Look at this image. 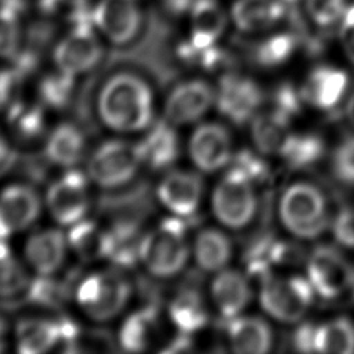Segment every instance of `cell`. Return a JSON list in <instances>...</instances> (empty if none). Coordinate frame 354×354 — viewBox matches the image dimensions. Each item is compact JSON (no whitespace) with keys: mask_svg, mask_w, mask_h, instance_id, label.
<instances>
[{"mask_svg":"<svg viewBox=\"0 0 354 354\" xmlns=\"http://www.w3.org/2000/svg\"><path fill=\"white\" fill-rule=\"evenodd\" d=\"M353 288H354V285H353Z\"/></svg>","mask_w":354,"mask_h":354,"instance_id":"f5cc1de1","label":"cell"},{"mask_svg":"<svg viewBox=\"0 0 354 354\" xmlns=\"http://www.w3.org/2000/svg\"><path fill=\"white\" fill-rule=\"evenodd\" d=\"M68 246V238L61 230L43 228L28 236L24 257L37 275L51 277L64 266Z\"/></svg>","mask_w":354,"mask_h":354,"instance_id":"e0dca14e","label":"cell"},{"mask_svg":"<svg viewBox=\"0 0 354 354\" xmlns=\"http://www.w3.org/2000/svg\"><path fill=\"white\" fill-rule=\"evenodd\" d=\"M14 75L8 69H0V109L7 105L11 98L14 86Z\"/></svg>","mask_w":354,"mask_h":354,"instance_id":"bcb514c9","label":"cell"},{"mask_svg":"<svg viewBox=\"0 0 354 354\" xmlns=\"http://www.w3.org/2000/svg\"><path fill=\"white\" fill-rule=\"evenodd\" d=\"M296 37L290 33L271 35L256 48V62L264 68L278 66L289 59L296 48Z\"/></svg>","mask_w":354,"mask_h":354,"instance_id":"74e56055","label":"cell"},{"mask_svg":"<svg viewBox=\"0 0 354 354\" xmlns=\"http://www.w3.org/2000/svg\"><path fill=\"white\" fill-rule=\"evenodd\" d=\"M304 4L311 21L319 26L340 22L348 7L347 0H304Z\"/></svg>","mask_w":354,"mask_h":354,"instance_id":"f35d334b","label":"cell"},{"mask_svg":"<svg viewBox=\"0 0 354 354\" xmlns=\"http://www.w3.org/2000/svg\"><path fill=\"white\" fill-rule=\"evenodd\" d=\"M192 254L196 266L202 271L217 272L228 264L232 254V245L224 232L216 228H203L194 239Z\"/></svg>","mask_w":354,"mask_h":354,"instance_id":"83f0119b","label":"cell"},{"mask_svg":"<svg viewBox=\"0 0 354 354\" xmlns=\"http://www.w3.org/2000/svg\"><path fill=\"white\" fill-rule=\"evenodd\" d=\"M14 160V152L7 137L0 130V174L6 173Z\"/></svg>","mask_w":354,"mask_h":354,"instance_id":"7dc6e473","label":"cell"},{"mask_svg":"<svg viewBox=\"0 0 354 354\" xmlns=\"http://www.w3.org/2000/svg\"><path fill=\"white\" fill-rule=\"evenodd\" d=\"M231 167L243 173L253 183L261 181L267 177V165L263 162L261 158L248 149L234 155V158L231 159Z\"/></svg>","mask_w":354,"mask_h":354,"instance_id":"b9f144b4","label":"cell"},{"mask_svg":"<svg viewBox=\"0 0 354 354\" xmlns=\"http://www.w3.org/2000/svg\"><path fill=\"white\" fill-rule=\"evenodd\" d=\"M29 277L7 241H0V299L19 296L29 288Z\"/></svg>","mask_w":354,"mask_h":354,"instance_id":"d6a6232c","label":"cell"},{"mask_svg":"<svg viewBox=\"0 0 354 354\" xmlns=\"http://www.w3.org/2000/svg\"><path fill=\"white\" fill-rule=\"evenodd\" d=\"M44 153L55 166L72 169L82 162L86 153V137L76 124L59 123L48 133Z\"/></svg>","mask_w":354,"mask_h":354,"instance_id":"cb8c5ba5","label":"cell"},{"mask_svg":"<svg viewBox=\"0 0 354 354\" xmlns=\"http://www.w3.org/2000/svg\"><path fill=\"white\" fill-rule=\"evenodd\" d=\"M22 25L17 7L11 3L0 4V59L15 58L19 51Z\"/></svg>","mask_w":354,"mask_h":354,"instance_id":"8d00e7d4","label":"cell"},{"mask_svg":"<svg viewBox=\"0 0 354 354\" xmlns=\"http://www.w3.org/2000/svg\"><path fill=\"white\" fill-rule=\"evenodd\" d=\"M212 301L224 319H232L248 306L252 292L246 277L235 270H221L210 285Z\"/></svg>","mask_w":354,"mask_h":354,"instance_id":"44dd1931","label":"cell"},{"mask_svg":"<svg viewBox=\"0 0 354 354\" xmlns=\"http://www.w3.org/2000/svg\"><path fill=\"white\" fill-rule=\"evenodd\" d=\"M228 24V14L216 0H195L188 10V41L196 48L216 46Z\"/></svg>","mask_w":354,"mask_h":354,"instance_id":"ac0fdd59","label":"cell"},{"mask_svg":"<svg viewBox=\"0 0 354 354\" xmlns=\"http://www.w3.org/2000/svg\"><path fill=\"white\" fill-rule=\"evenodd\" d=\"M325 151L324 140L311 133L292 134L282 158L290 169H304L317 163Z\"/></svg>","mask_w":354,"mask_h":354,"instance_id":"836d02e7","label":"cell"},{"mask_svg":"<svg viewBox=\"0 0 354 354\" xmlns=\"http://www.w3.org/2000/svg\"><path fill=\"white\" fill-rule=\"evenodd\" d=\"M227 336L235 353L263 354L270 350L272 343L268 324L257 317H235L230 319Z\"/></svg>","mask_w":354,"mask_h":354,"instance_id":"484cf974","label":"cell"},{"mask_svg":"<svg viewBox=\"0 0 354 354\" xmlns=\"http://www.w3.org/2000/svg\"><path fill=\"white\" fill-rule=\"evenodd\" d=\"M257 207L253 181L230 166L212 194V210L223 225L239 230L249 224Z\"/></svg>","mask_w":354,"mask_h":354,"instance_id":"8992f818","label":"cell"},{"mask_svg":"<svg viewBox=\"0 0 354 354\" xmlns=\"http://www.w3.org/2000/svg\"><path fill=\"white\" fill-rule=\"evenodd\" d=\"M216 104V88L203 79L177 83L166 97L165 119L173 126H187L201 120Z\"/></svg>","mask_w":354,"mask_h":354,"instance_id":"7c38bea8","label":"cell"},{"mask_svg":"<svg viewBox=\"0 0 354 354\" xmlns=\"http://www.w3.org/2000/svg\"><path fill=\"white\" fill-rule=\"evenodd\" d=\"M260 282V303L278 321H299L313 301L314 288L301 277L277 278L268 274Z\"/></svg>","mask_w":354,"mask_h":354,"instance_id":"52a82bcc","label":"cell"},{"mask_svg":"<svg viewBox=\"0 0 354 354\" xmlns=\"http://www.w3.org/2000/svg\"><path fill=\"white\" fill-rule=\"evenodd\" d=\"M339 37L347 58L354 64V3L348 4L340 21Z\"/></svg>","mask_w":354,"mask_h":354,"instance_id":"ee69618b","label":"cell"},{"mask_svg":"<svg viewBox=\"0 0 354 354\" xmlns=\"http://www.w3.org/2000/svg\"><path fill=\"white\" fill-rule=\"evenodd\" d=\"M66 238L69 248L83 261H94L108 256V230L101 228L94 220L83 218L71 225Z\"/></svg>","mask_w":354,"mask_h":354,"instance_id":"f546056e","label":"cell"},{"mask_svg":"<svg viewBox=\"0 0 354 354\" xmlns=\"http://www.w3.org/2000/svg\"><path fill=\"white\" fill-rule=\"evenodd\" d=\"M108 256L113 264L131 266L138 260L140 239L137 231L130 224H116L108 230Z\"/></svg>","mask_w":354,"mask_h":354,"instance_id":"e575fe53","label":"cell"},{"mask_svg":"<svg viewBox=\"0 0 354 354\" xmlns=\"http://www.w3.org/2000/svg\"><path fill=\"white\" fill-rule=\"evenodd\" d=\"M307 274L314 290L324 299H335L354 285V268L337 249L328 245L311 252Z\"/></svg>","mask_w":354,"mask_h":354,"instance_id":"30bf717a","label":"cell"},{"mask_svg":"<svg viewBox=\"0 0 354 354\" xmlns=\"http://www.w3.org/2000/svg\"><path fill=\"white\" fill-rule=\"evenodd\" d=\"M90 19L108 41L124 46L140 33L142 12L137 0H100Z\"/></svg>","mask_w":354,"mask_h":354,"instance_id":"8fae6325","label":"cell"},{"mask_svg":"<svg viewBox=\"0 0 354 354\" xmlns=\"http://www.w3.org/2000/svg\"><path fill=\"white\" fill-rule=\"evenodd\" d=\"M141 166L138 144L113 138L93 151L87 163V176L95 185L115 189L133 181Z\"/></svg>","mask_w":354,"mask_h":354,"instance_id":"5b68a950","label":"cell"},{"mask_svg":"<svg viewBox=\"0 0 354 354\" xmlns=\"http://www.w3.org/2000/svg\"><path fill=\"white\" fill-rule=\"evenodd\" d=\"M160 336V319L152 307H144L129 314L118 332L119 346L129 353L149 350Z\"/></svg>","mask_w":354,"mask_h":354,"instance_id":"7402d4cb","label":"cell"},{"mask_svg":"<svg viewBox=\"0 0 354 354\" xmlns=\"http://www.w3.org/2000/svg\"><path fill=\"white\" fill-rule=\"evenodd\" d=\"M263 102L261 88L249 77L225 75L216 90L218 112L235 124L246 123Z\"/></svg>","mask_w":354,"mask_h":354,"instance_id":"2e32d148","label":"cell"},{"mask_svg":"<svg viewBox=\"0 0 354 354\" xmlns=\"http://www.w3.org/2000/svg\"><path fill=\"white\" fill-rule=\"evenodd\" d=\"M7 124L11 136L22 142L32 144L46 134L44 111L37 104L14 102L7 111Z\"/></svg>","mask_w":354,"mask_h":354,"instance_id":"4dcf8cb0","label":"cell"},{"mask_svg":"<svg viewBox=\"0 0 354 354\" xmlns=\"http://www.w3.org/2000/svg\"><path fill=\"white\" fill-rule=\"evenodd\" d=\"M169 319L178 333L194 335L203 329L209 321L202 295L196 289L180 290L169 303Z\"/></svg>","mask_w":354,"mask_h":354,"instance_id":"4316f807","label":"cell"},{"mask_svg":"<svg viewBox=\"0 0 354 354\" xmlns=\"http://www.w3.org/2000/svg\"><path fill=\"white\" fill-rule=\"evenodd\" d=\"M15 347L21 354H43L62 344L64 322L46 318H22L15 326Z\"/></svg>","mask_w":354,"mask_h":354,"instance_id":"ffe728a7","label":"cell"},{"mask_svg":"<svg viewBox=\"0 0 354 354\" xmlns=\"http://www.w3.org/2000/svg\"><path fill=\"white\" fill-rule=\"evenodd\" d=\"M346 112H347V118H348L350 123H351L353 127H354V91H353V94H351L350 98H348Z\"/></svg>","mask_w":354,"mask_h":354,"instance_id":"c3c4849f","label":"cell"},{"mask_svg":"<svg viewBox=\"0 0 354 354\" xmlns=\"http://www.w3.org/2000/svg\"><path fill=\"white\" fill-rule=\"evenodd\" d=\"M189 253L187 225L171 214L141 236L138 261L152 277L167 279L185 268Z\"/></svg>","mask_w":354,"mask_h":354,"instance_id":"7a4b0ae2","label":"cell"},{"mask_svg":"<svg viewBox=\"0 0 354 354\" xmlns=\"http://www.w3.org/2000/svg\"><path fill=\"white\" fill-rule=\"evenodd\" d=\"M315 335L317 326L310 322L301 324L292 336V344L297 351L311 353L315 351Z\"/></svg>","mask_w":354,"mask_h":354,"instance_id":"f6af8a7d","label":"cell"},{"mask_svg":"<svg viewBox=\"0 0 354 354\" xmlns=\"http://www.w3.org/2000/svg\"><path fill=\"white\" fill-rule=\"evenodd\" d=\"M290 119L271 109L260 113L252 120V138L263 153L282 155L292 133L289 130Z\"/></svg>","mask_w":354,"mask_h":354,"instance_id":"f1b7e54d","label":"cell"},{"mask_svg":"<svg viewBox=\"0 0 354 354\" xmlns=\"http://www.w3.org/2000/svg\"><path fill=\"white\" fill-rule=\"evenodd\" d=\"M205 184L196 171L173 169L159 181L156 195L162 206L177 217H189L201 206Z\"/></svg>","mask_w":354,"mask_h":354,"instance_id":"9a60e30c","label":"cell"},{"mask_svg":"<svg viewBox=\"0 0 354 354\" xmlns=\"http://www.w3.org/2000/svg\"><path fill=\"white\" fill-rule=\"evenodd\" d=\"M301 93L297 91L290 83H283L277 87L272 95L274 111L292 119V116L297 115L301 108Z\"/></svg>","mask_w":354,"mask_h":354,"instance_id":"60d3db41","label":"cell"},{"mask_svg":"<svg viewBox=\"0 0 354 354\" xmlns=\"http://www.w3.org/2000/svg\"><path fill=\"white\" fill-rule=\"evenodd\" d=\"M6 348V322L0 318V353Z\"/></svg>","mask_w":354,"mask_h":354,"instance_id":"f907efd6","label":"cell"},{"mask_svg":"<svg viewBox=\"0 0 354 354\" xmlns=\"http://www.w3.org/2000/svg\"><path fill=\"white\" fill-rule=\"evenodd\" d=\"M41 212L40 196L26 184H10L0 192V241L28 230Z\"/></svg>","mask_w":354,"mask_h":354,"instance_id":"5bb4252c","label":"cell"},{"mask_svg":"<svg viewBox=\"0 0 354 354\" xmlns=\"http://www.w3.org/2000/svg\"><path fill=\"white\" fill-rule=\"evenodd\" d=\"M76 76L55 68L54 72L43 76L39 84V95L46 106L61 109L71 101Z\"/></svg>","mask_w":354,"mask_h":354,"instance_id":"d590c367","label":"cell"},{"mask_svg":"<svg viewBox=\"0 0 354 354\" xmlns=\"http://www.w3.org/2000/svg\"><path fill=\"white\" fill-rule=\"evenodd\" d=\"M130 297V281L116 270L90 272L77 282L75 289L79 310L95 322H106L120 315Z\"/></svg>","mask_w":354,"mask_h":354,"instance_id":"3957f363","label":"cell"},{"mask_svg":"<svg viewBox=\"0 0 354 354\" xmlns=\"http://www.w3.org/2000/svg\"><path fill=\"white\" fill-rule=\"evenodd\" d=\"M347 75L342 69L322 65L314 68L303 88V100L311 102L321 109L335 108L344 95L347 87Z\"/></svg>","mask_w":354,"mask_h":354,"instance_id":"603a6c76","label":"cell"},{"mask_svg":"<svg viewBox=\"0 0 354 354\" xmlns=\"http://www.w3.org/2000/svg\"><path fill=\"white\" fill-rule=\"evenodd\" d=\"M335 176L346 183L354 184V137L346 138L335 151L332 162Z\"/></svg>","mask_w":354,"mask_h":354,"instance_id":"ab89813d","label":"cell"},{"mask_svg":"<svg viewBox=\"0 0 354 354\" xmlns=\"http://www.w3.org/2000/svg\"><path fill=\"white\" fill-rule=\"evenodd\" d=\"M286 12L281 0H235L230 18L242 32H261L277 25Z\"/></svg>","mask_w":354,"mask_h":354,"instance_id":"d4e9b609","label":"cell"},{"mask_svg":"<svg viewBox=\"0 0 354 354\" xmlns=\"http://www.w3.org/2000/svg\"><path fill=\"white\" fill-rule=\"evenodd\" d=\"M176 126L166 119L155 122L147 129L145 136L138 142L142 165L152 170H162L171 166L180 153L178 136Z\"/></svg>","mask_w":354,"mask_h":354,"instance_id":"d6986e66","label":"cell"},{"mask_svg":"<svg viewBox=\"0 0 354 354\" xmlns=\"http://www.w3.org/2000/svg\"><path fill=\"white\" fill-rule=\"evenodd\" d=\"M281 1H282V3H285V4L288 6V4H290V3H295V1H297V0H281Z\"/></svg>","mask_w":354,"mask_h":354,"instance_id":"816d5d0a","label":"cell"},{"mask_svg":"<svg viewBox=\"0 0 354 354\" xmlns=\"http://www.w3.org/2000/svg\"><path fill=\"white\" fill-rule=\"evenodd\" d=\"M333 234L339 243L354 248V209H342L333 221Z\"/></svg>","mask_w":354,"mask_h":354,"instance_id":"7bdbcfd3","label":"cell"},{"mask_svg":"<svg viewBox=\"0 0 354 354\" xmlns=\"http://www.w3.org/2000/svg\"><path fill=\"white\" fill-rule=\"evenodd\" d=\"M283 225L296 236L315 238L329 224L324 194L308 183H296L286 188L279 202Z\"/></svg>","mask_w":354,"mask_h":354,"instance_id":"277c9868","label":"cell"},{"mask_svg":"<svg viewBox=\"0 0 354 354\" xmlns=\"http://www.w3.org/2000/svg\"><path fill=\"white\" fill-rule=\"evenodd\" d=\"M315 351L354 353V325L348 318H336L317 328Z\"/></svg>","mask_w":354,"mask_h":354,"instance_id":"1f68e13d","label":"cell"},{"mask_svg":"<svg viewBox=\"0 0 354 354\" xmlns=\"http://www.w3.org/2000/svg\"><path fill=\"white\" fill-rule=\"evenodd\" d=\"M188 156L203 173H214L232 159L231 134L220 123H201L188 140Z\"/></svg>","mask_w":354,"mask_h":354,"instance_id":"4fadbf2b","label":"cell"},{"mask_svg":"<svg viewBox=\"0 0 354 354\" xmlns=\"http://www.w3.org/2000/svg\"><path fill=\"white\" fill-rule=\"evenodd\" d=\"M88 180L82 171L69 169L50 184L44 202L57 224L71 227L86 218L90 207Z\"/></svg>","mask_w":354,"mask_h":354,"instance_id":"9c48e42d","label":"cell"},{"mask_svg":"<svg viewBox=\"0 0 354 354\" xmlns=\"http://www.w3.org/2000/svg\"><path fill=\"white\" fill-rule=\"evenodd\" d=\"M97 113L101 123L115 133L147 131L155 115L152 87L136 73H115L100 88Z\"/></svg>","mask_w":354,"mask_h":354,"instance_id":"6da1fadb","label":"cell"},{"mask_svg":"<svg viewBox=\"0 0 354 354\" xmlns=\"http://www.w3.org/2000/svg\"><path fill=\"white\" fill-rule=\"evenodd\" d=\"M55 3L72 8H80L86 3V0H55Z\"/></svg>","mask_w":354,"mask_h":354,"instance_id":"681fc988","label":"cell"},{"mask_svg":"<svg viewBox=\"0 0 354 354\" xmlns=\"http://www.w3.org/2000/svg\"><path fill=\"white\" fill-rule=\"evenodd\" d=\"M102 57L100 36L91 19L80 18L57 43L53 61L57 69L73 76L91 71Z\"/></svg>","mask_w":354,"mask_h":354,"instance_id":"ba28073f","label":"cell"}]
</instances>
